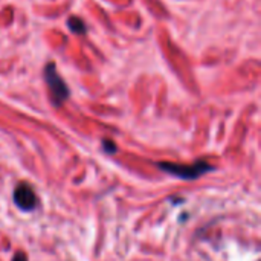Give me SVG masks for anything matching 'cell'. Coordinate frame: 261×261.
Instances as JSON below:
<instances>
[{
    "instance_id": "obj_1",
    "label": "cell",
    "mask_w": 261,
    "mask_h": 261,
    "mask_svg": "<svg viewBox=\"0 0 261 261\" xmlns=\"http://www.w3.org/2000/svg\"><path fill=\"white\" fill-rule=\"evenodd\" d=\"M44 81L47 84L49 93H50V101L55 107H61L70 96V90L69 86L66 84V81L61 78V75L57 70V64L54 61L47 63L44 70Z\"/></svg>"
},
{
    "instance_id": "obj_2",
    "label": "cell",
    "mask_w": 261,
    "mask_h": 261,
    "mask_svg": "<svg viewBox=\"0 0 261 261\" xmlns=\"http://www.w3.org/2000/svg\"><path fill=\"white\" fill-rule=\"evenodd\" d=\"M158 167L162 171L173 174L176 177L185 179V180H196L200 176H203L205 173L214 170V167L205 161H197L196 164H191V165H182V164H173V162H159Z\"/></svg>"
},
{
    "instance_id": "obj_3",
    "label": "cell",
    "mask_w": 261,
    "mask_h": 261,
    "mask_svg": "<svg viewBox=\"0 0 261 261\" xmlns=\"http://www.w3.org/2000/svg\"><path fill=\"white\" fill-rule=\"evenodd\" d=\"M12 199H14L15 205L21 211H26V213H31V211H34L38 206V197H37L34 188L29 184H26V182H20L14 188Z\"/></svg>"
},
{
    "instance_id": "obj_4",
    "label": "cell",
    "mask_w": 261,
    "mask_h": 261,
    "mask_svg": "<svg viewBox=\"0 0 261 261\" xmlns=\"http://www.w3.org/2000/svg\"><path fill=\"white\" fill-rule=\"evenodd\" d=\"M66 24L70 29V32H73L76 35H84L87 32V26H86L84 20L80 18V17H69Z\"/></svg>"
},
{
    "instance_id": "obj_5",
    "label": "cell",
    "mask_w": 261,
    "mask_h": 261,
    "mask_svg": "<svg viewBox=\"0 0 261 261\" xmlns=\"http://www.w3.org/2000/svg\"><path fill=\"white\" fill-rule=\"evenodd\" d=\"M102 150H104L107 154H115L116 150H118V147H116V144H115L113 141L104 139V141H102Z\"/></svg>"
},
{
    "instance_id": "obj_6",
    "label": "cell",
    "mask_w": 261,
    "mask_h": 261,
    "mask_svg": "<svg viewBox=\"0 0 261 261\" xmlns=\"http://www.w3.org/2000/svg\"><path fill=\"white\" fill-rule=\"evenodd\" d=\"M11 261H28V257L24 255V252L18 251V252L14 254V257H12V260Z\"/></svg>"
}]
</instances>
